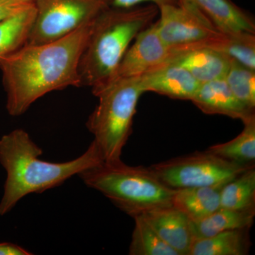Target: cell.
<instances>
[{
    "mask_svg": "<svg viewBox=\"0 0 255 255\" xmlns=\"http://www.w3.org/2000/svg\"><path fill=\"white\" fill-rule=\"evenodd\" d=\"M94 21L56 41L26 44L0 57L6 108L10 116L22 115L33 102L50 92L80 87L79 62Z\"/></svg>",
    "mask_w": 255,
    "mask_h": 255,
    "instance_id": "obj_1",
    "label": "cell"
},
{
    "mask_svg": "<svg viewBox=\"0 0 255 255\" xmlns=\"http://www.w3.org/2000/svg\"><path fill=\"white\" fill-rule=\"evenodd\" d=\"M42 154L43 150L23 129H15L0 138V164L6 174L0 216L9 213L28 194H41L59 187L104 161L94 141L82 155L68 162L44 161L39 159Z\"/></svg>",
    "mask_w": 255,
    "mask_h": 255,
    "instance_id": "obj_2",
    "label": "cell"
},
{
    "mask_svg": "<svg viewBox=\"0 0 255 255\" xmlns=\"http://www.w3.org/2000/svg\"><path fill=\"white\" fill-rule=\"evenodd\" d=\"M158 13L159 8L152 4L128 9L110 6L104 10L94 21L80 57V86L93 90L114 80L130 43Z\"/></svg>",
    "mask_w": 255,
    "mask_h": 255,
    "instance_id": "obj_3",
    "label": "cell"
},
{
    "mask_svg": "<svg viewBox=\"0 0 255 255\" xmlns=\"http://www.w3.org/2000/svg\"><path fill=\"white\" fill-rule=\"evenodd\" d=\"M78 177L87 187L100 191L132 218L150 210L172 206L174 189L164 185L150 167L129 166L122 161H102Z\"/></svg>",
    "mask_w": 255,
    "mask_h": 255,
    "instance_id": "obj_4",
    "label": "cell"
},
{
    "mask_svg": "<svg viewBox=\"0 0 255 255\" xmlns=\"http://www.w3.org/2000/svg\"><path fill=\"white\" fill-rule=\"evenodd\" d=\"M92 91L99 102L87 120V129L94 135L104 162H120L131 134L137 102L143 94L140 77L116 78Z\"/></svg>",
    "mask_w": 255,
    "mask_h": 255,
    "instance_id": "obj_5",
    "label": "cell"
},
{
    "mask_svg": "<svg viewBox=\"0 0 255 255\" xmlns=\"http://www.w3.org/2000/svg\"><path fill=\"white\" fill-rule=\"evenodd\" d=\"M36 16L27 45L54 41L92 22L111 0H36Z\"/></svg>",
    "mask_w": 255,
    "mask_h": 255,
    "instance_id": "obj_6",
    "label": "cell"
},
{
    "mask_svg": "<svg viewBox=\"0 0 255 255\" xmlns=\"http://www.w3.org/2000/svg\"><path fill=\"white\" fill-rule=\"evenodd\" d=\"M149 167L164 185L172 189L223 185L251 168L233 163L207 150L168 159Z\"/></svg>",
    "mask_w": 255,
    "mask_h": 255,
    "instance_id": "obj_7",
    "label": "cell"
},
{
    "mask_svg": "<svg viewBox=\"0 0 255 255\" xmlns=\"http://www.w3.org/2000/svg\"><path fill=\"white\" fill-rule=\"evenodd\" d=\"M156 27L159 37L172 51L212 48L223 33L213 26L195 6L185 0L179 4L159 7Z\"/></svg>",
    "mask_w": 255,
    "mask_h": 255,
    "instance_id": "obj_8",
    "label": "cell"
},
{
    "mask_svg": "<svg viewBox=\"0 0 255 255\" xmlns=\"http://www.w3.org/2000/svg\"><path fill=\"white\" fill-rule=\"evenodd\" d=\"M171 53L159 37L156 23H151L134 38L119 64L115 78H139L167 63Z\"/></svg>",
    "mask_w": 255,
    "mask_h": 255,
    "instance_id": "obj_9",
    "label": "cell"
},
{
    "mask_svg": "<svg viewBox=\"0 0 255 255\" xmlns=\"http://www.w3.org/2000/svg\"><path fill=\"white\" fill-rule=\"evenodd\" d=\"M143 93L155 92L174 100H190L200 83L185 68L164 63L140 77Z\"/></svg>",
    "mask_w": 255,
    "mask_h": 255,
    "instance_id": "obj_10",
    "label": "cell"
},
{
    "mask_svg": "<svg viewBox=\"0 0 255 255\" xmlns=\"http://www.w3.org/2000/svg\"><path fill=\"white\" fill-rule=\"evenodd\" d=\"M141 215L167 246L179 255H189L194 236L187 215L174 206L150 210Z\"/></svg>",
    "mask_w": 255,
    "mask_h": 255,
    "instance_id": "obj_11",
    "label": "cell"
},
{
    "mask_svg": "<svg viewBox=\"0 0 255 255\" xmlns=\"http://www.w3.org/2000/svg\"><path fill=\"white\" fill-rule=\"evenodd\" d=\"M191 101L206 114L226 116L243 123L255 117V110H250L236 98L224 78L200 84Z\"/></svg>",
    "mask_w": 255,
    "mask_h": 255,
    "instance_id": "obj_12",
    "label": "cell"
},
{
    "mask_svg": "<svg viewBox=\"0 0 255 255\" xmlns=\"http://www.w3.org/2000/svg\"><path fill=\"white\" fill-rule=\"evenodd\" d=\"M167 63L177 64L185 68L201 84L225 78L231 59L214 48L196 47L172 51Z\"/></svg>",
    "mask_w": 255,
    "mask_h": 255,
    "instance_id": "obj_13",
    "label": "cell"
},
{
    "mask_svg": "<svg viewBox=\"0 0 255 255\" xmlns=\"http://www.w3.org/2000/svg\"><path fill=\"white\" fill-rule=\"evenodd\" d=\"M223 33H255L254 18L231 0H185Z\"/></svg>",
    "mask_w": 255,
    "mask_h": 255,
    "instance_id": "obj_14",
    "label": "cell"
},
{
    "mask_svg": "<svg viewBox=\"0 0 255 255\" xmlns=\"http://www.w3.org/2000/svg\"><path fill=\"white\" fill-rule=\"evenodd\" d=\"M223 185L174 189L172 206L191 221H200L221 208L220 192Z\"/></svg>",
    "mask_w": 255,
    "mask_h": 255,
    "instance_id": "obj_15",
    "label": "cell"
},
{
    "mask_svg": "<svg viewBox=\"0 0 255 255\" xmlns=\"http://www.w3.org/2000/svg\"><path fill=\"white\" fill-rule=\"evenodd\" d=\"M249 228L224 231L204 238H194L189 255H246L251 246Z\"/></svg>",
    "mask_w": 255,
    "mask_h": 255,
    "instance_id": "obj_16",
    "label": "cell"
},
{
    "mask_svg": "<svg viewBox=\"0 0 255 255\" xmlns=\"http://www.w3.org/2000/svg\"><path fill=\"white\" fill-rule=\"evenodd\" d=\"M255 210H233L220 208L207 217L191 221L194 238L211 237L224 231L251 228L254 223Z\"/></svg>",
    "mask_w": 255,
    "mask_h": 255,
    "instance_id": "obj_17",
    "label": "cell"
},
{
    "mask_svg": "<svg viewBox=\"0 0 255 255\" xmlns=\"http://www.w3.org/2000/svg\"><path fill=\"white\" fill-rule=\"evenodd\" d=\"M243 124L244 129L237 137L225 143L211 146L206 150L242 167H255V117Z\"/></svg>",
    "mask_w": 255,
    "mask_h": 255,
    "instance_id": "obj_18",
    "label": "cell"
},
{
    "mask_svg": "<svg viewBox=\"0 0 255 255\" xmlns=\"http://www.w3.org/2000/svg\"><path fill=\"white\" fill-rule=\"evenodd\" d=\"M35 16L36 6L32 3L0 21V57L9 55L26 45Z\"/></svg>",
    "mask_w": 255,
    "mask_h": 255,
    "instance_id": "obj_19",
    "label": "cell"
},
{
    "mask_svg": "<svg viewBox=\"0 0 255 255\" xmlns=\"http://www.w3.org/2000/svg\"><path fill=\"white\" fill-rule=\"evenodd\" d=\"M220 204L223 209L255 210V169L243 173L225 184L220 192Z\"/></svg>",
    "mask_w": 255,
    "mask_h": 255,
    "instance_id": "obj_20",
    "label": "cell"
},
{
    "mask_svg": "<svg viewBox=\"0 0 255 255\" xmlns=\"http://www.w3.org/2000/svg\"><path fill=\"white\" fill-rule=\"evenodd\" d=\"M135 226L129 248L130 255H179L167 246L142 215L133 217Z\"/></svg>",
    "mask_w": 255,
    "mask_h": 255,
    "instance_id": "obj_21",
    "label": "cell"
},
{
    "mask_svg": "<svg viewBox=\"0 0 255 255\" xmlns=\"http://www.w3.org/2000/svg\"><path fill=\"white\" fill-rule=\"evenodd\" d=\"M213 48L224 53L230 59L255 70V33H223Z\"/></svg>",
    "mask_w": 255,
    "mask_h": 255,
    "instance_id": "obj_22",
    "label": "cell"
},
{
    "mask_svg": "<svg viewBox=\"0 0 255 255\" xmlns=\"http://www.w3.org/2000/svg\"><path fill=\"white\" fill-rule=\"evenodd\" d=\"M224 78L236 98L250 110H255V70L231 60Z\"/></svg>",
    "mask_w": 255,
    "mask_h": 255,
    "instance_id": "obj_23",
    "label": "cell"
},
{
    "mask_svg": "<svg viewBox=\"0 0 255 255\" xmlns=\"http://www.w3.org/2000/svg\"><path fill=\"white\" fill-rule=\"evenodd\" d=\"M181 0H111V5L113 7L120 9H128L138 6L142 3H150L157 7L166 4H179Z\"/></svg>",
    "mask_w": 255,
    "mask_h": 255,
    "instance_id": "obj_24",
    "label": "cell"
},
{
    "mask_svg": "<svg viewBox=\"0 0 255 255\" xmlns=\"http://www.w3.org/2000/svg\"><path fill=\"white\" fill-rule=\"evenodd\" d=\"M28 4H26L16 0H0V21L16 14Z\"/></svg>",
    "mask_w": 255,
    "mask_h": 255,
    "instance_id": "obj_25",
    "label": "cell"
},
{
    "mask_svg": "<svg viewBox=\"0 0 255 255\" xmlns=\"http://www.w3.org/2000/svg\"><path fill=\"white\" fill-rule=\"evenodd\" d=\"M32 253L17 245L10 243H0V255H29Z\"/></svg>",
    "mask_w": 255,
    "mask_h": 255,
    "instance_id": "obj_26",
    "label": "cell"
},
{
    "mask_svg": "<svg viewBox=\"0 0 255 255\" xmlns=\"http://www.w3.org/2000/svg\"><path fill=\"white\" fill-rule=\"evenodd\" d=\"M16 1H21V2L26 3V4H31L34 3L36 0H16Z\"/></svg>",
    "mask_w": 255,
    "mask_h": 255,
    "instance_id": "obj_27",
    "label": "cell"
}]
</instances>
